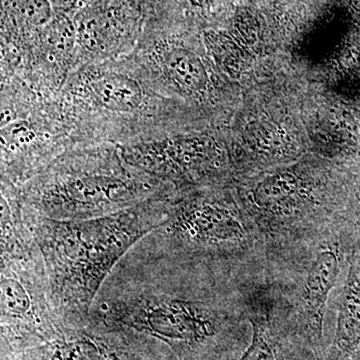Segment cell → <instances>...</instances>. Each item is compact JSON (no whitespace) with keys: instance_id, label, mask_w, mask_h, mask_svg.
Returning a JSON list of instances; mask_svg holds the SVG:
<instances>
[{"instance_id":"cell-6","label":"cell","mask_w":360,"mask_h":360,"mask_svg":"<svg viewBox=\"0 0 360 360\" xmlns=\"http://www.w3.org/2000/svg\"><path fill=\"white\" fill-rule=\"evenodd\" d=\"M110 329V333H96L91 322L80 328H65L47 342L18 352L13 360L136 359L139 350L127 338L131 331Z\"/></svg>"},{"instance_id":"cell-7","label":"cell","mask_w":360,"mask_h":360,"mask_svg":"<svg viewBox=\"0 0 360 360\" xmlns=\"http://www.w3.org/2000/svg\"><path fill=\"white\" fill-rule=\"evenodd\" d=\"M250 200L264 229L283 231L297 225L309 212L310 189L295 170L281 169L258 180Z\"/></svg>"},{"instance_id":"cell-8","label":"cell","mask_w":360,"mask_h":360,"mask_svg":"<svg viewBox=\"0 0 360 360\" xmlns=\"http://www.w3.org/2000/svg\"><path fill=\"white\" fill-rule=\"evenodd\" d=\"M82 79L80 89L85 99L108 115L131 117L148 103V91L141 82L122 71H96Z\"/></svg>"},{"instance_id":"cell-16","label":"cell","mask_w":360,"mask_h":360,"mask_svg":"<svg viewBox=\"0 0 360 360\" xmlns=\"http://www.w3.org/2000/svg\"><path fill=\"white\" fill-rule=\"evenodd\" d=\"M210 46L212 56L229 72H236L239 70L241 56L238 46L231 40L213 37L210 39Z\"/></svg>"},{"instance_id":"cell-5","label":"cell","mask_w":360,"mask_h":360,"mask_svg":"<svg viewBox=\"0 0 360 360\" xmlns=\"http://www.w3.org/2000/svg\"><path fill=\"white\" fill-rule=\"evenodd\" d=\"M120 155L136 168L165 186L195 184L221 169L224 161L212 141L200 137H175L130 144Z\"/></svg>"},{"instance_id":"cell-15","label":"cell","mask_w":360,"mask_h":360,"mask_svg":"<svg viewBox=\"0 0 360 360\" xmlns=\"http://www.w3.org/2000/svg\"><path fill=\"white\" fill-rule=\"evenodd\" d=\"M253 335L250 347L240 360H276L269 328L262 314L251 315Z\"/></svg>"},{"instance_id":"cell-13","label":"cell","mask_w":360,"mask_h":360,"mask_svg":"<svg viewBox=\"0 0 360 360\" xmlns=\"http://www.w3.org/2000/svg\"><path fill=\"white\" fill-rule=\"evenodd\" d=\"M44 44L51 56L68 58L77 44L75 23L63 15L53 18L44 27Z\"/></svg>"},{"instance_id":"cell-4","label":"cell","mask_w":360,"mask_h":360,"mask_svg":"<svg viewBox=\"0 0 360 360\" xmlns=\"http://www.w3.org/2000/svg\"><path fill=\"white\" fill-rule=\"evenodd\" d=\"M153 236L169 250L196 258L221 257L245 245V219L231 203L206 194L172 195Z\"/></svg>"},{"instance_id":"cell-1","label":"cell","mask_w":360,"mask_h":360,"mask_svg":"<svg viewBox=\"0 0 360 360\" xmlns=\"http://www.w3.org/2000/svg\"><path fill=\"white\" fill-rule=\"evenodd\" d=\"M169 198H155L85 220L49 219L25 207L52 300L65 328L89 323L97 295L116 265L141 239L165 224Z\"/></svg>"},{"instance_id":"cell-3","label":"cell","mask_w":360,"mask_h":360,"mask_svg":"<svg viewBox=\"0 0 360 360\" xmlns=\"http://www.w3.org/2000/svg\"><path fill=\"white\" fill-rule=\"evenodd\" d=\"M0 309L2 338L18 352L39 347L65 328L37 245L0 253Z\"/></svg>"},{"instance_id":"cell-14","label":"cell","mask_w":360,"mask_h":360,"mask_svg":"<svg viewBox=\"0 0 360 360\" xmlns=\"http://www.w3.org/2000/svg\"><path fill=\"white\" fill-rule=\"evenodd\" d=\"M11 7L18 20L30 27L44 28L53 20L49 0H13Z\"/></svg>"},{"instance_id":"cell-2","label":"cell","mask_w":360,"mask_h":360,"mask_svg":"<svg viewBox=\"0 0 360 360\" xmlns=\"http://www.w3.org/2000/svg\"><path fill=\"white\" fill-rule=\"evenodd\" d=\"M18 187L26 210L58 220L97 219L174 193L108 148L65 151Z\"/></svg>"},{"instance_id":"cell-9","label":"cell","mask_w":360,"mask_h":360,"mask_svg":"<svg viewBox=\"0 0 360 360\" xmlns=\"http://www.w3.org/2000/svg\"><path fill=\"white\" fill-rule=\"evenodd\" d=\"M340 270V248L333 241L317 248L305 274L300 307L307 326L319 335H321L329 295L338 281Z\"/></svg>"},{"instance_id":"cell-12","label":"cell","mask_w":360,"mask_h":360,"mask_svg":"<svg viewBox=\"0 0 360 360\" xmlns=\"http://www.w3.org/2000/svg\"><path fill=\"white\" fill-rule=\"evenodd\" d=\"M77 44L89 56H108L115 51L116 37L108 16L101 11H89L75 21Z\"/></svg>"},{"instance_id":"cell-10","label":"cell","mask_w":360,"mask_h":360,"mask_svg":"<svg viewBox=\"0 0 360 360\" xmlns=\"http://www.w3.org/2000/svg\"><path fill=\"white\" fill-rule=\"evenodd\" d=\"M155 56L163 77L172 86L191 96L205 94L210 75L198 53L184 47H169Z\"/></svg>"},{"instance_id":"cell-11","label":"cell","mask_w":360,"mask_h":360,"mask_svg":"<svg viewBox=\"0 0 360 360\" xmlns=\"http://www.w3.org/2000/svg\"><path fill=\"white\" fill-rule=\"evenodd\" d=\"M336 345L347 352L360 345V250L352 257L341 295Z\"/></svg>"},{"instance_id":"cell-17","label":"cell","mask_w":360,"mask_h":360,"mask_svg":"<svg viewBox=\"0 0 360 360\" xmlns=\"http://www.w3.org/2000/svg\"><path fill=\"white\" fill-rule=\"evenodd\" d=\"M70 8H82L89 4L91 0H63Z\"/></svg>"}]
</instances>
